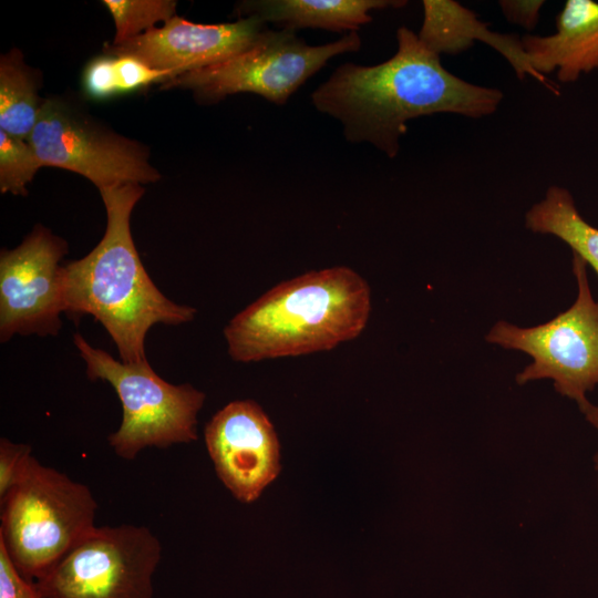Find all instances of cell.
<instances>
[{"instance_id":"cell-1","label":"cell","mask_w":598,"mask_h":598,"mask_svg":"<svg viewBox=\"0 0 598 598\" xmlns=\"http://www.w3.org/2000/svg\"><path fill=\"white\" fill-rule=\"evenodd\" d=\"M396 41L389 60L371 66L344 63L311 95L318 111L342 123L349 142H368L393 158L410 120L435 113L481 118L496 112L501 90L448 72L406 27L398 29Z\"/></svg>"},{"instance_id":"cell-2","label":"cell","mask_w":598,"mask_h":598,"mask_svg":"<svg viewBox=\"0 0 598 598\" xmlns=\"http://www.w3.org/2000/svg\"><path fill=\"white\" fill-rule=\"evenodd\" d=\"M100 194L106 229L86 256L63 265L64 313L94 317L116 344L121 361L137 363L147 360L145 338L153 326L189 322L196 309L162 293L141 261L130 221L144 187L126 184Z\"/></svg>"},{"instance_id":"cell-3","label":"cell","mask_w":598,"mask_h":598,"mask_svg":"<svg viewBox=\"0 0 598 598\" xmlns=\"http://www.w3.org/2000/svg\"><path fill=\"white\" fill-rule=\"evenodd\" d=\"M371 313V289L353 269L336 266L281 281L224 329L238 362L327 351L359 337Z\"/></svg>"},{"instance_id":"cell-4","label":"cell","mask_w":598,"mask_h":598,"mask_svg":"<svg viewBox=\"0 0 598 598\" xmlns=\"http://www.w3.org/2000/svg\"><path fill=\"white\" fill-rule=\"evenodd\" d=\"M0 504V545L29 581L95 527L97 503L89 487L34 456Z\"/></svg>"},{"instance_id":"cell-5","label":"cell","mask_w":598,"mask_h":598,"mask_svg":"<svg viewBox=\"0 0 598 598\" xmlns=\"http://www.w3.org/2000/svg\"><path fill=\"white\" fill-rule=\"evenodd\" d=\"M90 380H103L115 390L123 409L120 427L109 435L115 454L132 461L145 447L166 448L197 439V414L205 393L193 385L162 379L147 360L125 363L73 337Z\"/></svg>"},{"instance_id":"cell-6","label":"cell","mask_w":598,"mask_h":598,"mask_svg":"<svg viewBox=\"0 0 598 598\" xmlns=\"http://www.w3.org/2000/svg\"><path fill=\"white\" fill-rule=\"evenodd\" d=\"M357 32L334 42L309 45L296 31L266 28L244 52L203 69L183 73L162 84L190 90L198 102L216 103L238 93H254L277 105L288 99L327 62L361 48Z\"/></svg>"},{"instance_id":"cell-7","label":"cell","mask_w":598,"mask_h":598,"mask_svg":"<svg viewBox=\"0 0 598 598\" xmlns=\"http://www.w3.org/2000/svg\"><path fill=\"white\" fill-rule=\"evenodd\" d=\"M573 272L578 293L567 310L528 328L498 321L485 339L533 359L516 375L519 385L549 379L560 395L579 404L598 388V300L589 288L586 262L574 254Z\"/></svg>"},{"instance_id":"cell-8","label":"cell","mask_w":598,"mask_h":598,"mask_svg":"<svg viewBox=\"0 0 598 598\" xmlns=\"http://www.w3.org/2000/svg\"><path fill=\"white\" fill-rule=\"evenodd\" d=\"M162 545L148 527H94L34 584L43 598H153Z\"/></svg>"},{"instance_id":"cell-9","label":"cell","mask_w":598,"mask_h":598,"mask_svg":"<svg viewBox=\"0 0 598 598\" xmlns=\"http://www.w3.org/2000/svg\"><path fill=\"white\" fill-rule=\"evenodd\" d=\"M28 142L42 166L82 175L99 190L159 178L145 146L103 127L61 97L43 100Z\"/></svg>"},{"instance_id":"cell-10","label":"cell","mask_w":598,"mask_h":598,"mask_svg":"<svg viewBox=\"0 0 598 598\" xmlns=\"http://www.w3.org/2000/svg\"><path fill=\"white\" fill-rule=\"evenodd\" d=\"M66 241L38 225L0 255V341L13 336H55L64 312L61 260Z\"/></svg>"},{"instance_id":"cell-11","label":"cell","mask_w":598,"mask_h":598,"mask_svg":"<svg viewBox=\"0 0 598 598\" xmlns=\"http://www.w3.org/2000/svg\"><path fill=\"white\" fill-rule=\"evenodd\" d=\"M204 436L218 477L241 503L256 501L279 474V441L255 401L226 404L206 424Z\"/></svg>"},{"instance_id":"cell-12","label":"cell","mask_w":598,"mask_h":598,"mask_svg":"<svg viewBox=\"0 0 598 598\" xmlns=\"http://www.w3.org/2000/svg\"><path fill=\"white\" fill-rule=\"evenodd\" d=\"M266 28L255 16L216 24L195 23L175 16L162 27L120 44L111 43L105 53L131 55L151 68L172 71L178 76L244 52Z\"/></svg>"},{"instance_id":"cell-13","label":"cell","mask_w":598,"mask_h":598,"mask_svg":"<svg viewBox=\"0 0 598 598\" xmlns=\"http://www.w3.org/2000/svg\"><path fill=\"white\" fill-rule=\"evenodd\" d=\"M532 66L542 75L557 70L563 83L598 69V2L567 0L547 37L520 38Z\"/></svg>"},{"instance_id":"cell-14","label":"cell","mask_w":598,"mask_h":598,"mask_svg":"<svg viewBox=\"0 0 598 598\" xmlns=\"http://www.w3.org/2000/svg\"><path fill=\"white\" fill-rule=\"evenodd\" d=\"M422 6L423 22L417 37L434 53L458 54L478 40L502 54L518 79L532 76L558 93L547 78L532 66L522 40L516 34L491 31L488 24L478 20L472 10L453 0H424Z\"/></svg>"},{"instance_id":"cell-15","label":"cell","mask_w":598,"mask_h":598,"mask_svg":"<svg viewBox=\"0 0 598 598\" xmlns=\"http://www.w3.org/2000/svg\"><path fill=\"white\" fill-rule=\"evenodd\" d=\"M403 0H257L237 6L240 18L258 17L281 29L317 28L357 32L371 22V10L404 7Z\"/></svg>"},{"instance_id":"cell-16","label":"cell","mask_w":598,"mask_h":598,"mask_svg":"<svg viewBox=\"0 0 598 598\" xmlns=\"http://www.w3.org/2000/svg\"><path fill=\"white\" fill-rule=\"evenodd\" d=\"M525 226L533 233L559 238L598 275V228L579 214L568 189L550 186L526 213Z\"/></svg>"},{"instance_id":"cell-17","label":"cell","mask_w":598,"mask_h":598,"mask_svg":"<svg viewBox=\"0 0 598 598\" xmlns=\"http://www.w3.org/2000/svg\"><path fill=\"white\" fill-rule=\"evenodd\" d=\"M43 100L38 81L21 52L12 49L0 59V130L28 141Z\"/></svg>"},{"instance_id":"cell-18","label":"cell","mask_w":598,"mask_h":598,"mask_svg":"<svg viewBox=\"0 0 598 598\" xmlns=\"http://www.w3.org/2000/svg\"><path fill=\"white\" fill-rule=\"evenodd\" d=\"M114 24L113 44H120L166 23L176 16V2L172 0H104Z\"/></svg>"},{"instance_id":"cell-19","label":"cell","mask_w":598,"mask_h":598,"mask_svg":"<svg viewBox=\"0 0 598 598\" xmlns=\"http://www.w3.org/2000/svg\"><path fill=\"white\" fill-rule=\"evenodd\" d=\"M42 167L33 147L25 140L0 130V190L24 196L27 185Z\"/></svg>"},{"instance_id":"cell-20","label":"cell","mask_w":598,"mask_h":598,"mask_svg":"<svg viewBox=\"0 0 598 598\" xmlns=\"http://www.w3.org/2000/svg\"><path fill=\"white\" fill-rule=\"evenodd\" d=\"M118 90L128 93L153 83H165L176 75L172 71L151 68L131 55H114Z\"/></svg>"},{"instance_id":"cell-21","label":"cell","mask_w":598,"mask_h":598,"mask_svg":"<svg viewBox=\"0 0 598 598\" xmlns=\"http://www.w3.org/2000/svg\"><path fill=\"white\" fill-rule=\"evenodd\" d=\"M82 86L84 93L94 100H105L120 94L115 56L105 54L92 59L83 71Z\"/></svg>"},{"instance_id":"cell-22","label":"cell","mask_w":598,"mask_h":598,"mask_svg":"<svg viewBox=\"0 0 598 598\" xmlns=\"http://www.w3.org/2000/svg\"><path fill=\"white\" fill-rule=\"evenodd\" d=\"M32 457L31 446L0 440V501L17 484Z\"/></svg>"},{"instance_id":"cell-23","label":"cell","mask_w":598,"mask_h":598,"mask_svg":"<svg viewBox=\"0 0 598 598\" xmlns=\"http://www.w3.org/2000/svg\"><path fill=\"white\" fill-rule=\"evenodd\" d=\"M0 598H43L34 581L23 578L0 545Z\"/></svg>"},{"instance_id":"cell-24","label":"cell","mask_w":598,"mask_h":598,"mask_svg":"<svg viewBox=\"0 0 598 598\" xmlns=\"http://www.w3.org/2000/svg\"><path fill=\"white\" fill-rule=\"evenodd\" d=\"M499 7L507 21L532 31L538 23L543 0H501Z\"/></svg>"},{"instance_id":"cell-25","label":"cell","mask_w":598,"mask_h":598,"mask_svg":"<svg viewBox=\"0 0 598 598\" xmlns=\"http://www.w3.org/2000/svg\"><path fill=\"white\" fill-rule=\"evenodd\" d=\"M578 408L587 422H589L598 432V405L592 404L588 399L580 402ZM595 468L597 472V487H598V452L595 455Z\"/></svg>"}]
</instances>
